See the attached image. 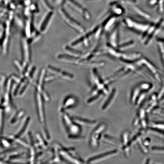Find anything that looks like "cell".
<instances>
[{
	"label": "cell",
	"instance_id": "obj_1",
	"mask_svg": "<svg viewBox=\"0 0 164 164\" xmlns=\"http://www.w3.org/2000/svg\"><path fill=\"white\" fill-rule=\"evenodd\" d=\"M104 31L101 25H97L88 33L82 34L81 37L72 42L71 46L73 48L82 47L84 48H90L102 39Z\"/></svg>",
	"mask_w": 164,
	"mask_h": 164
},
{
	"label": "cell",
	"instance_id": "obj_2",
	"mask_svg": "<svg viewBox=\"0 0 164 164\" xmlns=\"http://www.w3.org/2000/svg\"><path fill=\"white\" fill-rule=\"evenodd\" d=\"M122 22L125 28L141 35L146 31L151 24L140 22L128 17L123 19Z\"/></svg>",
	"mask_w": 164,
	"mask_h": 164
},
{
	"label": "cell",
	"instance_id": "obj_3",
	"mask_svg": "<svg viewBox=\"0 0 164 164\" xmlns=\"http://www.w3.org/2000/svg\"><path fill=\"white\" fill-rule=\"evenodd\" d=\"M60 15L65 23L77 33L80 34L86 33V29L80 23L71 17L64 9H61Z\"/></svg>",
	"mask_w": 164,
	"mask_h": 164
},
{
	"label": "cell",
	"instance_id": "obj_4",
	"mask_svg": "<svg viewBox=\"0 0 164 164\" xmlns=\"http://www.w3.org/2000/svg\"><path fill=\"white\" fill-rule=\"evenodd\" d=\"M58 151L62 157L69 162L74 164L84 163V161L76 153L75 149L65 148L59 145Z\"/></svg>",
	"mask_w": 164,
	"mask_h": 164
},
{
	"label": "cell",
	"instance_id": "obj_5",
	"mask_svg": "<svg viewBox=\"0 0 164 164\" xmlns=\"http://www.w3.org/2000/svg\"><path fill=\"white\" fill-rule=\"evenodd\" d=\"M106 128L107 125L105 123H102L94 129L90 135L89 142L90 146L92 148H95L99 145L100 141Z\"/></svg>",
	"mask_w": 164,
	"mask_h": 164
},
{
	"label": "cell",
	"instance_id": "obj_6",
	"mask_svg": "<svg viewBox=\"0 0 164 164\" xmlns=\"http://www.w3.org/2000/svg\"><path fill=\"white\" fill-rule=\"evenodd\" d=\"M131 138L130 132L128 130H125L123 132L121 135V142L122 144L121 150L126 158H129L130 156Z\"/></svg>",
	"mask_w": 164,
	"mask_h": 164
},
{
	"label": "cell",
	"instance_id": "obj_7",
	"mask_svg": "<svg viewBox=\"0 0 164 164\" xmlns=\"http://www.w3.org/2000/svg\"><path fill=\"white\" fill-rule=\"evenodd\" d=\"M119 153V151L118 149H115L105 153H102L99 155L90 158L88 159V163H97L100 162L103 160H106L114 156L118 155Z\"/></svg>",
	"mask_w": 164,
	"mask_h": 164
},
{
	"label": "cell",
	"instance_id": "obj_8",
	"mask_svg": "<svg viewBox=\"0 0 164 164\" xmlns=\"http://www.w3.org/2000/svg\"><path fill=\"white\" fill-rule=\"evenodd\" d=\"M69 1L72 5H73L72 7L73 9L76 12L79 13L84 19L88 21L90 20L91 16L88 10L74 0H69Z\"/></svg>",
	"mask_w": 164,
	"mask_h": 164
},
{
	"label": "cell",
	"instance_id": "obj_9",
	"mask_svg": "<svg viewBox=\"0 0 164 164\" xmlns=\"http://www.w3.org/2000/svg\"><path fill=\"white\" fill-rule=\"evenodd\" d=\"M103 141L104 143L109 145L116 147L118 148H122V144L121 142L115 137L110 136V135H105L103 136Z\"/></svg>",
	"mask_w": 164,
	"mask_h": 164
},
{
	"label": "cell",
	"instance_id": "obj_10",
	"mask_svg": "<svg viewBox=\"0 0 164 164\" xmlns=\"http://www.w3.org/2000/svg\"><path fill=\"white\" fill-rule=\"evenodd\" d=\"M73 121L80 126L92 127L97 123L96 120H89L78 117H72Z\"/></svg>",
	"mask_w": 164,
	"mask_h": 164
},
{
	"label": "cell",
	"instance_id": "obj_11",
	"mask_svg": "<svg viewBox=\"0 0 164 164\" xmlns=\"http://www.w3.org/2000/svg\"><path fill=\"white\" fill-rule=\"evenodd\" d=\"M76 100L75 97L73 96H69L65 98L63 102L62 106L61 108V112L73 107L76 104Z\"/></svg>",
	"mask_w": 164,
	"mask_h": 164
},
{
	"label": "cell",
	"instance_id": "obj_12",
	"mask_svg": "<svg viewBox=\"0 0 164 164\" xmlns=\"http://www.w3.org/2000/svg\"><path fill=\"white\" fill-rule=\"evenodd\" d=\"M117 91L116 89H114L111 91L108 98H107L106 101L103 104L102 107V110L103 111H106L109 108L110 106L112 105V103L116 98V95Z\"/></svg>",
	"mask_w": 164,
	"mask_h": 164
},
{
	"label": "cell",
	"instance_id": "obj_13",
	"mask_svg": "<svg viewBox=\"0 0 164 164\" xmlns=\"http://www.w3.org/2000/svg\"><path fill=\"white\" fill-rule=\"evenodd\" d=\"M61 112L62 113V118L63 124L65 129L67 130L70 126L74 123V121L72 118H71L69 115L66 113L65 111Z\"/></svg>",
	"mask_w": 164,
	"mask_h": 164
},
{
	"label": "cell",
	"instance_id": "obj_14",
	"mask_svg": "<svg viewBox=\"0 0 164 164\" xmlns=\"http://www.w3.org/2000/svg\"><path fill=\"white\" fill-rule=\"evenodd\" d=\"M30 120V119L29 118H27V119L25 120V122L24 123L23 125L21 126L20 129H19V131L12 137V139H13V141L15 140H17L18 138H20L21 136L23 135L24 133L26 131L27 127H28Z\"/></svg>",
	"mask_w": 164,
	"mask_h": 164
},
{
	"label": "cell",
	"instance_id": "obj_15",
	"mask_svg": "<svg viewBox=\"0 0 164 164\" xmlns=\"http://www.w3.org/2000/svg\"><path fill=\"white\" fill-rule=\"evenodd\" d=\"M142 92L139 85L135 86L132 90L130 97V102L132 104H135L137 97Z\"/></svg>",
	"mask_w": 164,
	"mask_h": 164
},
{
	"label": "cell",
	"instance_id": "obj_16",
	"mask_svg": "<svg viewBox=\"0 0 164 164\" xmlns=\"http://www.w3.org/2000/svg\"><path fill=\"white\" fill-rule=\"evenodd\" d=\"M81 126L74 122L66 131L69 133V135H79L81 131Z\"/></svg>",
	"mask_w": 164,
	"mask_h": 164
},
{
	"label": "cell",
	"instance_id": "obj_17",
	"mask_svg": "<svg viewBox=\"0 0 164 164\" xmlns=\"http://www.w3.org/2000/svg\"><path fill=\"white\" fill-rule=\"evenodd\" d=\"M133 10L139 17L143 18V19L150 20L151 19V16L148 13H145L144 10H142L140 8L137 7H133Z\"/></svg>",
	"mask_w": 164,
	"mask_h": 164
},
{
	"label": "cell",
	"instance_id": "obj_18",
	"mask_svg": "<svg viewBox=\"0 0 164 164\" xmlns=\"http://www.w3.org/2000/svg\"><path fill=\"white\" fill-rule=\"evenodd\" d=\"M104 95L102 93H98L97 94L92 96V97H90L87 101V104L89 105H93L97 101L99 100Z\"/></svg>",
	"mask_w": 164,
	"mask_h": 164
},
{
	"label": "cell",
	"instance_id": "obj_19",
	"mask_svg": "<svg viewBox=\"0 0 164 164\" xmlns=\"http://www.w3.org/2000/svg\"><path fill=\"white\" fill-rule=\"evenodd\" d=\"M139 85L142 91L147 92L150 91L153 88V86L152 84L148 82H142L139 84Z\"/></svg>",
	"mask_w": 164,
	"mask_h": 164
},
{
	"label": "cell",
	"instance_id": "obj_20",
	"mask_svg": "<svg viewBox=\"0 0 164 164\" xmlns=\"http://www.w3.org/2000/svg\"><path fill=\"white\" fill-rule=\"evenodd\" d=\"M147 95V92H145L142 91L139 96L137 97L136 102H135V105L136 106H139L142 104V103L146 98Z\"/></svg>",
	"mask_w": 164,
	"mask_h": 164
},
{
	"label": "cell",
	"instance_id": "obj_21",
	"mask_svg": "<svg viewBox=\"0 0 164 164\" xmlns=\"http://www.w3.org/2000/svg\"><path fill=\"white\" fill-rule=\"evenodd\" d=\"M25 115V112L24 111L21 110V111H18L17 113L15 114L14 117L11 120V123L13 124L17 122L18 120H19V119H21V118H22Z\"/></svg>",
	"mask_w": 164,
	"mask_h": 164
},
{
	"label": "cell",
	"instance_id": "obj_22",
	"mask_svg": "<svg viewBox=\"0 0 164 164\" xmlns=\"http://www.w3.org/2000/svg\"><path fill=\"white\" fill-rule=\"evenodd\" d=\"M68 138L71 141H81L84 140L85 137L84 136H80L79 135H69Z\"/></svg>",
	"mask_w": 164,
	"mask_h": 164
},
{
	"label": "cell",
	"instance_id": "obj_23",
	"mask_svg": "<svg viewBox=\"0 0 164 164\" xmlns=\"http://www.w3.org/2000/svg\"><path fill=\"white\" fill-rule=\"evenodd\" d=\"M52 15V13L51 12H50V13L47 15L46 18H45L43 23H42V25H41V30L42 31H44V29L46 28L45 27L47 26V23L50 21V18Z\"/></svg>",
	"mask_w": 164,
	"mask_h": 164
},
{
	"label": "cell",
	"instance_id": "obj_24",
	"mask_svg": "<svg viewBox=\"0 0 164 164\" xmlns=\"http://www.w3.org/2000/svg\"><path fill=\"white\" fill-rule=\"evenodd\" d=\"M158 104V101L150 102L149 104L147 106L146 108H145L146 112H147V113H149V112H152V111H153L154 109Z\"/></svg>",
	"mask_w": 164,
	"mask_h": 164
},
{
	"label": "cell",
	"instance_id": "obj_25",
	"mask_svg": "<svg viewBox=\"0 0 164 164\" xmlns=\"http://www.w3.org/2000/svg\"><path fill=\"white\" fill-rule=\"evenodd\" d=\"M151 151L153 153L162 154L164 153V147H152L151 149Z\"/></svg>",
	"mask_w": 164,
	"mask_h": 164
},
{
	"label": "cell",
	"instance_id": "obj_26",
	"mask_svg": "<svg viewBox=\"0 0 164 164\" xmlns=\"http://www.w3.org/2000/svg\"><path fill=\"white\" fill-rule=\"evenodd\" d=\"M138 144V146H139V148L140 149L141 151L145 153H148V150L147 149V148L146 146H145L144 144H143V140L141 139L137 143Z\"/></svg>",
	"mask_w": 164,
	"mask_h": 164
},
{
	"label": "cell",
	"instance_id": "obj_27",
	"mask_svg": "<svg viewBox=\"0 0 164 164\" xmlns=\"http://www.w3.org/2000/svg\"><path fill=\"white\" fill-rule=\"evenodd\" d=\"M159 51H160V54L161 56V60L164 66V46L162 43H159Z\"/></svg>",
	"mask_w": 164,
	"mask_h": 164
},
{
	"label": "cell",
	"instance_id": "obj_28",
	"mask_svg": "<svg viewBox=\"0 0 164 164\" xmlns=\"http://www.w3.org/2000/svg\"><path fill=\"white\" fill-rule=\"evenodd\" d=\"M158 101V94L157 93L152 94L149 98V103Z\"/></svg>",
	"mask_w": 164,
	"mask_h": 164
},
{
	"label": "cell",
	"instance_id": "obj_29",
	"mask_svg": "<svg viewBox=\"0 0 164 164\" xmlns=\"http://www.w3.org/2000/svg\"><path fill=\"white\" fill-rule=\"evenodd\" d=\"M158 94V100L160 99L164 96V86L161 87V89L159 90Z\"/></svg>",
	"mask_w": 164,
	"mask_h": 164
},
{
	"label": "cell",
	"instance_id": "obj_30",
	"mask_svg": "<svg viewBox=\"0 0 164 164\" xmlns=\"http://www.w3.org/2000/svg\"><path fill=\"white\" fill-rule=\"evenodd\" d=\"M143 144L147 147L150 145V143H151V140H150L149 138H146L145 139L143 140Z\"/></svg>",
	"mask_w": 164,
	"mask_h": 164
},
{
	"label": "cell",
	"instance_id": "obj_31",
	"mask_svg": "<svg viewBox=\"0 0 164 164\" xmlns=\"http://www.w3.org/2000/svg\"><path fill=\"white\" fill-rule=\"evenodd\" d=\"M158 104H164V96L159 100H158Z\"/></svg>",
	"mask_w": 164,
	"mask_h": 164
},
{
	"label": "cell",
	"instance_id": "obj_32",
	"mask_svg": "<svg viewBox=\"0 0 164 164\" xmlns=\"http://www.w3.org/2000/svg\"><path fill=\"white\" fill-rule=\"evenodd\" d=\"M151 161V160L150 159H147L145 162L144 163L149 164L150 163V162Z\"/></svg>",
	"mask_w": 164,
	"mask_h": 164
},
{
	"label": "cell",
	"instance_id": "obj_33",
	"mask_svg": "<svg viewBox=\"0 0 164 164\" xmlns=\"http://www.w3.org/2000/svg\"><path fill=\"white\" fill-rule=\"evenodd\" d=\"M124 1H129V2H136V0H123Z\"/></svg>",
	"mask_w": 164,
	"mask_h": 164
},
{
	"label": "cell",
	"instance_id": "obj_34",
	"mask_svg": "<svg viewBox=\"0 0 164 164\" xmlns=\"http://www.w3.org/2000/svg\"><path fill=\"white\" fill-rule=\"evenodd\" d=\"M86 1H92V0H86Z\"/></svg>",
	"mask_w": 164,
	"mask_h": 164
}]
</instances>
